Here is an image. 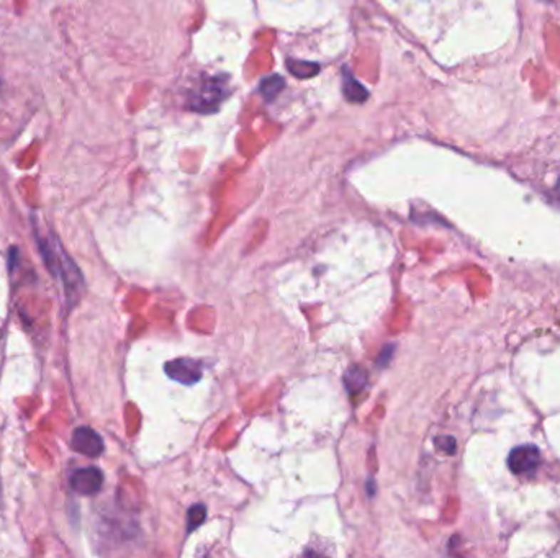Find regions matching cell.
<instances>
[{"mask_svg":"<svg viewBox=\"0 0 560 558\" xmlns=\"http://www.w3.org/2000/svg\"><path fill=\"white\" fill-rule=\"evenodd\" d=\"M554 199H556L559 204H560V180L557 182V185H556V189H554Z\"/></svg>","mask_w":560,"mask_h":558,"instance_id":"13","label":"cell"},{"mask_svg":"<svg viewBox=\"0 0 560 558\" xmlns=\"http://www.w3.org/2000/svg\"><path fill=\"white\" fill-rule=\"evenodd\" d=\"M344 385L351 395L359 393L367 385V370L361 365H353L344 374Z\"/></svg>","mask_w":560,"mask_h":558,"instance_id":"7","label":"cell"},{"mask_svg":"<svg viewBox=\"0 0 560 558\" xmlns=\"http://www.w3.org/2000/svg\"><path fill=\"white\" fill-rule=\"evenodd\" d=\"M343 94L351 103H364L369 98L365 87L354 78L348 68L343 69Z\"/></svg>","mask_w":560,"mask_h":558,"instance_id":"6","label":"cell"},{"mask_svg":"<svg viewBox=\"0 0 560 558\" xmlns=\"http://www.w3.org/2000/svg\"><path fill=\"white\" fill-rule=\"evenodd\" d=\"M436 447L439 448V451L446 452V453H449V456H451V453L455 452V441H454V437H449V436H446V437H437V439H436Z\"/></svg>","mask_w":560,"mask_h":558,"instance_id":"11","label":"cell"},{"mask_svg":"<svg viewBox=\"0 0 560 558\" xmlns=\"http://www.w3.org/2000/svg\"><path fill=\"white\" fill-rule=\"evenodd\" d=\"M167 377L182 385H195L202 380V362L194 359H175L164 365Z\"/></svg>","mask_w":560,"mask_h":558,"instance_id":"2","label":"cell"},{"mask_svg":"<svg viewBox=\"0 0 560 558\" xmlns=\"http://www.w3.org/2000/svg\"><path fill=\"white\" fill-rule=\"evenodd\" d=\"M71 444L76 452L82 453L85 457H98L103 452V441L102 437L97 434L95 431L90 428H78L73 432V439Z\"/></svg>","mask_w":560,"mask_h":558,"instance_id":"5","label":"cell"},{"mask_svg":"<svg viewBox=\"0 0 560 558\" xmlns=\"http://www.w3.org/2000/svg\"><path fill=\"white\" fill-rule=\"evenodd\" d=\"M541 453L536 446H519L509 452L508 467L514 475H528L539 467Z\"/></svg>","mask_w":560,"mask_h":558,"instance_id":"3","label":"cell"},{"mask_svg":"<svg viewBox=\"0 0 560 558\" xmlns=\"http://www.w3.org/2000/svg\"><path fill=\"white\" fill-rule=\"evenodd\" d=\"M289 70L292 73L295 78L299 79H310L313 75H316L320 73V64L316 63H306V61H299V59H289L287 61Z\"/></svg>","mask_w":560,"mask_h":558,"instance_id":"9","label":"cell"},{"mask_svg":"<svg viewBox=\"0 0 560 558\" xmlns=\"http://www.w3.org/2000/svg\"><path fill=\"white\" fill-rule=\"evenodd\" d=\"M284 89H285V80L277 74L264 78L261 80V85H259V92L266 100H274V98H276Z\"/></svg>","mask_w":560,"mask_h":558,"instance_id":"8","label":"cell"},{"mask_svg":"<svg viewBox=\"0 0 560 558\" xmlns=\"http://www.w3.org/2000/svg\"><path fill=\"white\" fill-rule=\"evenodd\" d=\"M393 354V346H387L383 347V351L380 354V357H378V365H383V364H388L390 357H392Z\"/></svg>","mask_w":560,"mask_h":558,"instance_id":"12","label":"cell"},{"mask_svg":"<svg viewBox=\"0 0 560 558\" xmlns=\"http://www.w3.org/2000/svg\"><path fill=\"white\" fill-rule=\"evenodd\" d=\"M207 517V510L203 505H194L187 512V519H189V524H187V530L192 532V530L197 529L200 524L205 521Z\"/></svg>","mask_w":560,"mask_h":558,"instance_id":"10","label":"cell"},{"mask_svg":"<svg viewBox=\"0 0 560 558\" xmlns=\"http://www.w3.org/2000/svg\"><path fill=\"white\" fill-rule=\"evenodd\" d=\"M71 488L82 496L95 495L103 486V473L95 467L79 468L71 475Z\"/></svg>","mask_w":560,"mask_h":558,"instance_id":"4","label":"cell"},{"mask_svg":"<svg viewBox=\"0 0 560 558\" xmlns=\"http://www.w3.org/2000/svg\"><path fill=\"white\" fill-rule=\"evenodd\" d=\"M229 95L228 82L224 79L210 78L197 84L190 90L187 105L192 112L197 113H213Z\"/></svg>","mask_w":560,"mask_h":558,"instance_id":"1","label":"cell"}]
</instances>
